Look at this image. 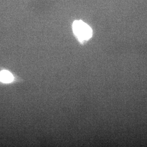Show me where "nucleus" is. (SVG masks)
Instances as JSON below:
<instances>
[{
	"instance_id": "obj_1",
	"label": "nucleus",
	"mask_w": 147,
	"mask_h": 147,
	"mask_svg": "<svg viewBox=\"0 0 147 147\" xmlns=\"http://www.w3.org/2000/svg\"><path fill=\"white\" fill-rule=\"evenodd\" d=\"M72 28L74 34L81 42L88 40L92 36V30L90 27L81 20L74 21Z\"/></svg>"
},
{
	"instance_id": "obj_2",
	"label": "nucleus",
	"mask_w": 147,
	"mask_h": 147,
	"mask_svg": "<svg viewBox=\"0 0 147 147\" xmlns=\"http://www.w3.org/2000/svg\"><path fill=\"white\" fill-rule=\"evenodd\" d=\"M12 74L7 70H3L0 72V81L4 83H9L13 81Z\"/></svg>"
}]
</instances>
